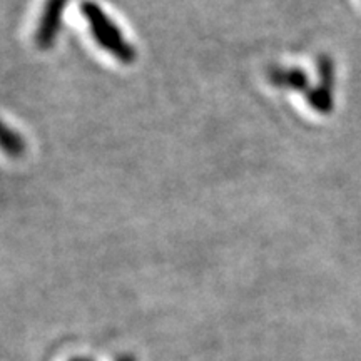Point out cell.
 I'll use <instances>...</instances> for the list:
<instances>
[{"mask_svg": "<svg viewBox=\"0 0 361 361\" xmlns=\"http://www.w3.org/2000/svg\"><path fill=\"white\" fill-rule=\"evenodd\" d=\"M80 11H82L84 19L87 20L90 34L104 51L109 52L112 57L124 64H130L135 61V49L128 42L116 22L97 4L85 0L80 6Z\"/></svg>", "mask_w": 361, "mask_h": 361, "instance_id": "1", "label": "cell"}, {"mask_svg": "<svg viewBox=\"0 0 361 361\" xmlns=\"http://www.w3.org/2000/svg\"><path fill=\"white\" fill-rule=\"evenodd\" d=\"M67 6V0H47L44 7L42 19L39 22L37 45L42 49L51 47L57 37L59 27H61L62 13Z\"/></svg>", "mask_w": 361, "mask_h": 361, "instance_id": "2", "label": "cell"}, {"mask_svg": "<svg viewBox=\"0 0 361 361\" xmlns=\"http://www.w3.org/2000/svg\"><path fill=\"white\" fill-rule=\"evenodd\" d=\"M269 82L281 89L303 90L306 87V75L300 69H283V67H271L268 72Z\"/></svg>", "mask_w": 361, "mask_h": 361, "instance_id": "3", "label": "cell"}, {"mask_svg": "<svg viewBox=\"0 0 361 361\" xmlns=\"http://www.w3.org/2000/svg\"><path fill=\"white\" fill-rule=\"evenodd\" d=\"M117 361H135V358H134V356H130V355H123V356H119V358H117Z\"/></svg>", "mask_w": 361, "mask_h": 361, "instance_id": "4", "label": "cell"}, {"mask_svg": "<svg viewBox=\"0 0 361 361\" xmlns=\"http://www.w3.org/2000/svg\"><path fill=\"white\" fill-rule=\"evenodd\" d=\"M71 361H94V360H90V358H72Z\"/></svg>", "mask_w": 361, "mask_h": 361, "instance_id": "5", "label": "cell"}]
</instances>
